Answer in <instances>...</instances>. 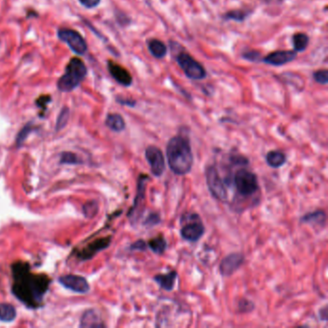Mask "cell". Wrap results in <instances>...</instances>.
Wrapping results in <instances>:
<instances>
[{
    "instance_id": "cell-11",
    "label": "cell",
    "mask_w": 328,
    "mask_h": 328,
    "mask_svg": "<svg viewBox=\"0 0 328 328\" xmlns=\"http://www.w3.org/2000/svg\"><path fill=\"white\" fill-rule=\"evenodd\" d=\"M149 180V176L146 174H142L139 178L138 182V190H137L136 197L134 200L133 207L131 208L129 212V217L131 222H137V220L140 217V213L139 209L143 206V202L145 200V195H146V189H147V181Z\"/></svg>"
},
{
    "instance_id": "cell-1",
    "label": "cell",
    "mask_w": 328,
    "mask_h": 328,
    "mask_svg": "<svg viewBox=\"0 0 328 328\" xmlns=\"http://www.w3.org/2000/svg\"><path fill=\"white\" fill-rule=\"evenodd\" d=\"M166 155L170 170L174 174L183 176L192 170L193 154L187 137L178 135L170 138L166 147Z\"/></svg>"
},
{
    "instance_id": "cell-2",
    "label": "cell",
    "mask_w": 328,
    "mask_h": 328,
    "mask_svg": "<svg viewBox=\"0 0 328 328\" xmlns=\"http://www.w3.org/2000/svg\"><path fill=\"white\" fill-rule=\"evenodd\" d=\"M224 182L227 186L233 184L238 193L244 197L252 196L260 189L257 175L245 167L238 170L233 176H227Z\"/></svg>"
},
{
    "instance_id": "cell-35",
    "label": "cell",
    "mask_w": 328,
    "mask_h": 328,
    "mask_svg": "<svg viewBox=\"0 0 328 328\" xmlns=\"http://www.w3.org/2000/svg\"><path fill=\"white\" fill-rule=\"evenodd\" d=\"M118 102L123 104V105H126V106H130V107H134L135 104H136V101L135 100H129V99H118Z\"/></svg>"
},
{
    "instance_id": "cell-6",
    "label": "cell",
    "mask_w": 328,
    "mask_h": 328,
    "mask_svg": "<svg viewBox=\"0 0 328 328\" xmlns=\"http://www.w3.org/2000/svg\"><path fill=\"white\" fill-rule=\"evenodd\" d=\"M175 60L188 78L202 80L206 77L207 73L203 66L189 53L181 51L176 55Z\"/></svg>"
},
{
    "instance_id": "cell-23",
    "label": "cell",
    "mask_w": 328,
    "mask_h": 328,
    "mask_svg": "<svg viewBox=\"0 0 328 328\" xmlns=\"http://www.w3.org/2000/svg\"><path fill=\"white\" fill-rule=\"evenodd\" d=\"M249 12L244 11V10H233L226 13L223 16V19L225 21H235L238 23L244 22L249 16Z\"/></svg>"
},
{
    "instance_id": "cell-30",
    "label": "cell",
    "mask_w": 328,
    "mask_h": 328,
    "mask_svg": "<svg viewBox=\"0 0 328 328\" xmlns=\"http://www.w3.org/2000/svg\"><path fill=\"white\" fill-rule=\"evenodd\" d=\"M230 162L235 165V166H241V167H246L247 165H249V162L248 158H246L245 156L241 155V154H232L230 156Z\"/></svg>"
},
{
    "instance_id": "cell-7",
    "label": "cell",
    "mask_w": 328,
    "mask_h": 328,
    "mask_svg": "<svg viewBox=\"0 0 328 328\" xmlns=\"http://www.w3.org/2000/svg\"><path fill=\"white\" fill-rule=\"evenodd\" d=\"M58 37L61 41L65 42L74 53L78 55H83L86 53L88 49L87 43L77 31L68 28H63L58 31Z\"/></svg>"
},
{
    "instance_id": "cell-16",
    "label": "cell",
    "mask_w": 328,
    "mask_h": 328,
    "mask_svg": "<svg viewBox=\"0 0 328 328\" xmlns=\"http://www.w3.org/2000/svg\"><path fill=\"white\" fill-rule=\"evenodd\" d=\"M104 326L100 321L99 315L94 310L86 311L81 317L80 327H101Z\"/></svg>"
},
{
    "instance_id": "cell-9",
    "label": "cell",
    "mask_w": 328,
    "mask_h": 328,
    "mask_svg": "<svg viewBox=\"0 0 328 328\" xmlns=\"http://www.w3.org/2000/svg\"><path fill=\"white\" fill-rule=\"evenodd\" d=\"M245 262V256L241 252L228 254L220 263L218 271L223 276H231L237 272Z\"/></svg>"
},
{
    "instance_id": "cell-27",
    "label": "cell",
    "mask_w": 328,
    "mask_h": 328,
    "mask_svg": "<svg viewBox=\"0 0 328 328\" xmlns=\"http://www.w3.org/2000/svg\"><path fill=\"white\" fill-rule=\"evenodd\" d=\"M239 311L241 313H250L251 311L254 310L255 308V305L252 301H250L249 299L247 298H243L239 301Z\"/></svg>"
},
{
    "instance_id": "cell-24",
    "label": "cell",
    "mask_w": 328,
    "mask_h": 328,
    "mask_svg": "<svg viewBox=\"0 0 328 328\" xmlns=\"http://www.w3.org/2000/svg\"><path fill=\"white\" fill-rule=\"evenodd\" d=\"M68 119H69V110L67 107H65L61 111V113H60L58 119H57L56 131H60L61 129H63L67 125Z\"/></svg>"
},
{
    "instance_id": "cell-32",
    "label": "cell",
    "mask_w": 328,
    "mask_h": 328,
    "mask_svg": "<svg viewBox=\"0 0 328 328\" xmlns=\"http://www.w3.org/2000/svg\"><path fill=\"white\" fill-rule=\"evenodd\" d=\"M243 57L249 62H259L261 60V53L256 50H249L243 53Z\"/></svg>"
},
{
    "instance_id": "cell-19",
    "label": "cell",
    "mask_w": 328,
    "mask_h": 328,
    "mask_svg": "<svg viewBox=\"0 0 328 328\" xmlns=\"http://www.w3.org/2000/svg\"><path fill=\"white\" fill-rule=\"evenodd\" d=\"M106 126L114 132H122L125 129V122L120 114H109L105 121Z\"/></svg>"
},
{
    "instance_id": "cell-13",
    "label": "cell",
    "mask_w": 328,
    "mask_h": 328,
    "mask_svg": "<svg viewBox=\"0 0 328 328\" xmlns=\"http://www.w3.org/2000/svg\"><path fill=\"white\" fill-rule=\"evenodd\" d=\"M108 69H109V72L112 75V77L119 84H121L125 87H129L132 84V82H133L132 75L123 66L110 60V61H108Z\"/></svg>"
},
{
    "instance_id": "cell-33",
    "label": "cell",
    "mask_w": 328,
    "mask_h": 328,
    "mask_svg": "<svg viewBox=\"0 0 328 328\" xmlns=\"http://www.w3.org/2000/svg\"><path fill=\"white\" fill-rule=\"evenodd\" d=\"M147 248V244L144 240H138L130 246L131 250H139V251H146Z\"/></svg>"
},
{
    "instance_id": "cell-28",
    "label": "cell",
    "mask_w": 328,
    "mask_h": 328,
    "mask_svg": "<svg viewBox=\"0 0 328 328\" xmlns=\"http://www.w3.org/2000/svg\"><path fill=\"white\" fill-rule=\"evenodd\" d=\"M161 222V217H160V214L156 213V212H152L150 213L149 215H147L144 225L145 227H153L155 226H157L159 223Z\"/></svg>"
},
{
    "instance_id": "cell-31",
    "label": "cell",
    "mask_w": 328,
    "mask_h": 328,
    "mask_svg": "<svg viewBox=\"0 0 328 328\" xmlns=\"http://www.w3.org/2000/svg\"><path fill=\"white\" fill-rule=\"evenodd\" d=\"M31 131H32V128H31L30 125H26V126L23 127L22 131L19 133V135L17 137V144H18L19 147H21L23 145L24 141L27 139L28 135L31 133Z\"/></svg>"
},
{
    "instance_id": "cell-34",
    "label": "cell",
    "mask_w": 328,
    "mask_h": 328,
    "mask_svg": "<svg viewBox=\"0 0 328 328\" xmlns=\"http://www.w3.org/2000/svg\"><path fill=\"white\" fill-rule=\"evenodd\" d=\"M101 0H79L80 3L86 8H94L99 5Z\"/></svg>"
},
{
    "instance_id": "cell-10",
    "label": "cell",
    "mask_w": 328,
    "mask_h": 328,
    "mask_svg": "<svg viewBox=\"0 0 328 328\" xmlns=\"http://www.w3.org/2000/svg\"><path fill=\"white\" fill-rule=\"evenodd\" d=\"M59 282L65 288L78 294H86L90 290V285L88 281L79 275H63L59 278Z\"/></svg>"
},
{
    "instance_id": "cell-18",
    "label": "cell",
    "mask_w": 328,
    "mask_h": 328,
    "mask_svg": "<svg viewBox=\"0 0 328 328\" xmlns=\"http://www.w3.org/2000/svg\"><path fill=\"white\" fill-rule=\"evenodd\" d=\"M150 54L157 59H162L167 55L168 47L162 41L157 39H150L147 43Z\"/></svg>"
},
{
    "instance_id": "cell-5",
    "label": "cell",
    "mask_w": 328,
    "mask_h": 328,
    "mask_svg": "<svg viewBox=\"0 0 328 328\" xmlns=\"http://www.w3.org/2000/svg\"><path fill=\"white\" fill-rule=\"evenodd\" d=\"M206 184L212 196L218 201L227 202L228 198L227 185L222 179L215 165H210L205 170Z\"/></svg>"
},
{
    "instance_id": "cell-8",
    "label": "cell",
    "mask_w": 328,
    "mask_h": 328,
    "mask_svg": "<svg viewBox=\"0 0 328 328\" xmlns=\"http://www.w3.org/2000/svg\"><path fill=\"white\" fill-rule=\"evenodd\" d=\"M145 155L151 173L155 177H161L166 170V160L163 151L155 146H149L146 149Z\"/></svg>"
},
{
    "instance_id": "cell-3",
    "label": "cell",
    "mask_w": 328,
    "mask_h": 328,
    "mask_svg": "<svg viewBox=\"0 0 328 328\" xmlns=\"http://www.w3.org/2000/svg\"><path fill=\"white\" fill-rule=\"evenodd\" d=\"M87 74V68L79 58H72L68 62L65 73L57 82L59 91L68 92L76 89Z\"/></svg>"
},
{
    "instance_id": "cell-25",
    "label": "cell",
    "mask_w": 328,
    "mask_h": 328,
    "mask_svg": "<svg viewBox=\"0 0 328 328\" xmlns=\"http://www.w3.org/2000/svg\"><path fill=\"white\" fill-rule=\"evenodd\" d=\"M60 162L62 164H70V165H77V164L82 163L78 158V156L71 152H64L61 156Z\"/></svg>"
},
{
    "instance_id": "cell-12",
    "label": "cell",
    "mask_w": 328,
    "mask_h": 328,
    "mask_svg": "<svg viewBox=\"0 0 328 328\" xmlns=\"http://www.w3.org/2000/svg\"><path fill=\"white\" fill-rule=\"evenodd\" d=\"M296 56L297 52H295L294 50H276L264 57L262 61L265 64L279 67L294 61Z\"/></svg>"
},
{
    "instance_id": "cell-17",
    "label": "cell",
    "mask_w": 328,
    "mask_h": 328,
    "mask_svg": "<svg viewBox=\"0 0 328 328\" xmlns=\"http://www.w3.org/2000/svg\"><path fill=\"white\" fill-rule=\"evenodd\" d=\"M287 161L286 154L281 150H271L266 155V162L272 169H279Z\"/></svg>"
},
{
    "instance_id": "cell-29",
    "label": "cell",
    "mask_w": 328,
    "mask_h": 328,
    "mask_svg": "<svg viewBox=\"0 0 328 328\" xmlns=\"http://www.w3.org/2000/svg\"><path fill=\"white\" fill-rule=\"evenodd\" d=\"M97 209H98L97 203L94 202V201H91V202H88V203L84 205L83 212H84V215H86V216L91 217V216L95 215V213L97 212Z\"/></svg>"
},
{
    "instance_id": "cell-14",
    "label": "cell",
    "mask_w": 328,
    "mask_h": 328,
    "mask_svg": "<svg viewBox=\"0 0 328 328\" xmlns=\"http://www.w3.org/2000/svg\"><path fill=\"white\" fill-rule=\"evenodd\" d=\"M176 278H177L176 271H171V272H168V273L156 274L153 277L155 282L157 283L162 289H164L166 291H169V292H170L171 290H173Z\"/></svg>"
},
{
    "instance_id": "cell-26",
    "label": "cell",
    "mask_w": 328,
    "mask_h": 328,
    "mask_svg": "<svg viewBox=\"0 0 328 328\" xmlns=\"http://www.w3.org/2000/svg\"><path fill=\"white\" fill-rule=\"evenodd\" d=\"M313 77L315 81L320 85H327L328 71L327 69H319L314 72Z\"/></svg>"
},
{
    "instance_id": "cell-15",
    "label": "cell",
    "mask_w": 328,
    "mask_h": 328,
    "mask_svg": "<svg viewBox=\"0 0 328 328\" xmlns=\"http://www.w3.org/2000/svg\"><path fill=\"white\" fill-rule=\"evenodd\" d=\"M300 222L303 224H309L312 226L324 227L326 223V214L322 210H317L314 212H310L300 217Z\"/></svg>"
},
{
    "instance_id": "cell-20",
    "label": "cell",
    "mask_w": 328,
    "mask_h": 328,
    "mask_svg": "<svg viewBox=\"0 0 328 328\" xmlns=\"http://www.w3.org/2000/svg\"><path fill=\"white\" fill-rule=\"evenodd\" d=\"M147 247L152 250L153 253L158 254V255H162L165 253L166 249H167V241L165 237L160 234L157 235L155 238H152L151 240L148 241L147 243Z\"/></svg>"
},
{
    "instance_id": "cell-22",
    "label": "cell",
    "mask_w": 328,
    "mask_h": 328,
    "mask_svg": "<svg viewBox=\"0 0 328 328\" xmlns=\"http://www.w3.org/2000/svg\"><path fill=\"white\" fill-rule=\"evenodd\" d=\"M309 45V37L305 33H295L293 36V46L295 52L304 51Z\"/></svg>"
},
{
    "instance_id": "cell-4",
    "label": "cell",
    "mask_w": 328,
    "mask_h": 328,
    "mask_svg": "<svg viewBox=\"0 0 328 328\" xmlns=\"http://www.w3.org/2000/svg\"><path fill=\"white\" fill-rule=\"evenodd\" d=\"M180 225V235L187 242L197 243L205 233L203 223L200 216L195 213H185L182 215Z\"/></svg>"
},
{
    "instance_id": "cell-21",
    "label": "cell",
    "mask_w": 328,
    "mask_h": 328,
    "mask_svg": "<svg viewBox=\"0 0 328 328\" xmlns=\"http://www.w3.org/2000/svg\"><path fill=\"white\" fill-rule=\"evenodd\" d=\"M17 317V311L14 306L8 303L0 304V320L4 322L13 321Z\"/></svg>"
}]
</instances>
